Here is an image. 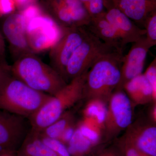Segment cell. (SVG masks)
<instances>
[{
	"mask_svg": "<svg viewBox=\"0 0 156 156\" xmlns=\"http://www.w3.org/2000/svg\"><path fill=\"white\" fill-rule=\"evenodd\" d=\"M124 56L123 50L114 49L95 60L86 73L83 89L84 98L107 104L119 83Z\"/></svg>",
	"mask_w": 156,
	"mask_h": 156,
	"instance_id": "cell-1",
	"label": "cell"
},
{
	"mask_svg": "<svg viewBox=\"0 0 156 156\" xmlns=\"http://www.w3.org/2000/svg\"><path fill=\"white\" fill-rule=\"evenodd\" d=\"M71 14L74 27H86L91 21V17L80 0H64Z\"/></svg>",
	"mask_w": 156,
	"mask_h": 156,
	"instance_id": "cell-20",
	"label": "cell"
},
{
	"mask_svg": "<svg viewBox=\"0 0 156 156\" xmlns=\"http://www.w3.org/2000/svg\"><path fill=\"white\" fill-rule=\"evenodd\" d=\"M17 154L16 156H60L45 145L39 133L31 129Z\"/></svg>",
	"mask_w": 156,
	"mask_h": 156,
	"instance_id": "cell-17",
	"label": "cell"
},
{
	"mask_svg": "<svg viewBox=\"0 0 156 156\" xmlns=\"http://www.w3.org/2000/svg\"><path fill=\"white\" fill-rule=\"evenodd\" d=\"M27 22L34 17L41 14V9L35 5H30L26 7L25 9L21 12Z\"/></svg>",
	"mask_w": 156,
	"mask_h": 156,
	"instance_id": "cell-30",
	"label": "cell"
},
{
	"mask_svg": "<svg viewBox=\"0 0 156 156\" xmlns=\"http://www.w3.org/2000/svg\"><path fill=\"white\" fill-rule=\"evenodd\" d=\"M144 75L150 84L153 91L154 101H156V58L151 62L144 73Z\"/></svg>",
	"mask_w": 156,
	"mask_h": 156,
	"instance_id": "cell-25",
	"label": "cell"
},
{
	"mask_svg": "<svg viewBox=\"0 0 156 156\" xmlns=\"http://www.w3.org/2000/svg\"><path fill=\"white\" fill-rule=\"evenodd\" d=\"M145 38L152 47L156 45V11L151 13L144 23Z\"/></svg>",
	"mask_w": 156,
	"mask_h": 156,
	"instance_id": "cell-23",
	"label": "cell"
},
{
	"mask_svg": "<svg viewBox=\"0 0 156 156\" xmlns=\"http://www.w3.org/2000/svg\"><path fill=\"white\" fill-rule=\"evenodd\" d=\"M74 115L68 110L58 119L50 124L40 132L43 136L58 139L63 131L74 122Z\"/></svg>",
	"mask_w": 156,
	"mask_h": 156,
	"instance_id": "cell-19",
	"label": "cell"
},
{
	"mask_svg": "<svg viewBox=\"0 0 156 156\" xmlns=\"http://www.w3.org/2000/svg\"><path fill=\"white\" fill-rule=\"evenodd\" d=\"M11 70L12 75L28 87L52 96L67 83L51 66L34 53L25 54L14 60Z\"/></svg>",
	"mask_w": 156,
	"mask_h": 156,
	"instance_id": "cell-2",
	"label": "cell"
},
{
	"mask_svg": "<svg viewBox=\"0 0 156 156\" xmlns=\"http://www.w3.org/2000/svg\"><path fill=\"white\" fill-rule=\"evenodd\" d=\"M93 156H124L121 148L116 142L108 147L98 151Z\"/></svg>",
	"mask_w": 156,
	"mask_h": 156,
	"instance_id": "cell-28",
	"label": "cell"
},
{
	"mask_svg": "<svg viewBox=\"0 0 156 156\" xmlns=\"http://www.w3.org/2000/svg\"><path fill=\"white\" fill-rule=\"evenodd\" d=\"M26 25V20L21 13L9 14L3 21V35L9 43L14 61L25 54L33 53L27 37Z\"/></svg>",
	"mask_w": 156,
	"mask_h": 156,
	"instance_id": "cell-10",
	"label": "cell"
},
{
	"mask_svg": "<svg viewBox=\"0 0 156 156\" xmlns=\"http://www.w3.org/2000/svg\"><path fill=\"white\" fill-rule=\"evenodd\" d=\"M86 73L70 81L51 96L36 112L28 118L31 130L40 133L83 98V89Z\"/></svg>",
	"mask_w": 156,
	"mask_h": 156,
	"instance_id": "cell-3",
	"label": "cell"
},
{
	"mask_svg": "<svg viewBox=\"0 0 156 156\" xmlns=\"http://www.w3.org/2000/svg\"><path fill=\"white\" fill-rule=\"evenodd\" d=\"M40 138L43 142L48 147L60 156H71L69 152L67 146L58 139L50 138L41 135L39 133Z\"/></svg>",
	"mask_w": 156,
	"mask_h": 156,
	"instance_id": "cell-24",
	"label": "cell"
},
{
	"mask_svg": "<svg viewBox=\"0 0 156 156\" xmlns=\"http://www.w3.org/2000/svg\"><path fill=\"white\" fill-rule=\"evenodd\" d=\"M104 4L105 9H119L132 21L143 24L156 11V0H104Z\"/></svg>",
	"mask_w": 156,
	"mask_h": 156,
	"instance_id": "cell-13",
	"label": "cell"
},
{
	"mask_svg": "<svg viewBox=\"0 0 156 156\" xmlns=\"http://www.w3.org/2000/svg\"><path fill=\"white\" fill-rule=\"evenodd\" d=\"M105 11L99 15L91 17V21L86 28L92 34L109 47L117 50H123L125 45L116 30L105 18Z\"/></svg>",
	"mask_w": 156,
	"mask_h": 156,
	"instance_id": "cell-15",
	"label": "cell"
},
{
	"mask_svg": "<svg viewBox=\"0 0 156 156\" xmlns=\"http://www.w3.org/2000/svg\"><path fill=\"white\" fill-rule=\"evenodd\" d=\"M151 48L145 37L133 43L128 54L123 57L121 80L115 91L123 90L127 82L142 74L148 52Z\"/></svg>",
	"mask_w": 156,
	"mask_h": 156,
	"instance_id": "cell-11",
	"label": "cell"
},
{
	"mask_svg": "<svg viewBox=\"0 0 156 156\" xmlns=\"http://www.w3.org/2000/svg\"><path fill=\"white\" fill-rule=\"evenodd\" d=\"M89 32L86 27H63L61 38L49 51L50 65L66 82V70L68 62Z\"/></svg>",
	"mask_w": 156,
	"mask_h": 156,
	"instance_id": "cell-9",
	"label": "cell"
},
{
	"mask_svg": "<svg viewBox=\"0 0 156 156\" xmlns=\"http://www.w3.org/2000/svg\"><path fill=\"white\" fill-rule=\"evenodd\" d=\"M0 156H13V155L11 154H3L1 155Z\"/></svg>",
	"mask_w": 156,
	"mask_h": 156,
	"instance_id": "cell-36",
	"label": "cell"
},
{
	"mask_svg": "<svg viewBox=\"0 0 156 156\" xmlns=\"http://www.w3.org/2000/svg\"><path fill=\"white\" fill-rule=\"evenodd\" d=\"M140 151L148 156H156V124L136 122L126 129L125 133Z\"/></svg>",
	"mask_w": 156,
	"mask_h": 156,
	"instance_id": "cell-12",
	"label": "cell"
},
{
	"mask_svg": "<svg viewBox=\"0 0 156 156\" xmlns=\"http://www.w3.org/2000/svg\"><path fill=\"white\" fill-rule=\"evenodd\" d=\"M116 142L121 148L124 156H142L144 155L140 151L134 143L125 134Z\"/></svg>",
	"mask_w": 156,
	"mask_h": 156,
	"instance_id": "cell-22",
	"label": "cell"
},
{
	"mask_svg": "<svg viewBox=\"0 0 156 156\" xmlns=\"http://www.w3.org/2000/svg\"><path fill=\"white\" fill-rule=\"evenodd\" d=\"M107 104L99 101L92 100L88 101L86 107L84 109V116L87 118H94L99 126L102 127Z\"/></svg>",
	"mask_w": 156,
	"mask_h": 156,
	"instance_id": "cell-21",
	"label": "cell"
},
{
	"mask_svg": "<svg viewBox=\"0 0 156 156\" xmlns=\"http://www.w3.org/2000/svg\"><path fill=\"white\" fill-rule=\"evenodd\" d=\"M15 4L19 7L26 5L30 2V0H14Z\"/></svg>",
	"mask_w": 156,
	"mask_h": 156,
	"instance_id": "cell-34",
	"label": "cell"
},
{
	"mask_svg": "<svg viewBox=\"0 0 156 156\" xmlns=\"http://www.w3.org/2000/svg\"><path fill=\"white\" fill-rule=\"evenodd\" d=\"M30 129L27 118L0 109V155L17 153Z\"/></svg>",
	"mask_w": 156,
	"mask_h": 156,
	"instance_id": "cell-8",
	"label": "cell"
},
{
	"mask_svg": "<svg viewBox=\"0 0 156 156\" xmlns=\"http://www.w3.org/2000/svg\"><path fill=\"white\" fill-rule=\"evenodd\" d=\"M114 49L89 31L68 62L66 70L67 83L86 73L98 58Z\"/></svg>",
	"mask_w": 156,
	"mask_h": 156,
	"instance_id": "cell-7",
	"label": "cell"
},
{
	"mask_svg": "<svg viewBox=\"0 0 156 156\" xmlns=\"http://www.w3.org/2000/svg\"><path fill=\"white\" fill-rule=\"evenodd\" d=\"M154 105L152 107L150 112L151 122L156 124V103H154Z\"/></svg>",
	"mask_w": 156,
	"mask_h": 156,
	"instance_id": "cell-33",
	"label": "cell"
},
{
	"mask_svg": "<svg viewBox=\"0 0 156 156\" xmlns=\"http://www.w3.org/2000/svg\"><path fill=\"white\" fill-rule=\"evenodd\" d=\"M77 126V125H76L75 123H74L69 126L62 133L58 140L64 144L65 145L67 146L68 143L72 137L73 134L76 129Z\"/></svg>",
	"mask_w": 156,
	"mask_h": 156,
	"instance_id": "cell-31",
	"label": "cell"
},
{
	"mask_svg": "<svg viewBox=\"0 0 156 156\" xmlns=\"http://www.w3.org/2000/svg\"><path fill=\"white\" fill-rule=\"evenodd\" d=\"M51 96L30 88L12 75L0 91V109L28 119Z\"/></svg>",
	"mask_w": 156,
	"mask_h": 156,
	"instance_id": "cell-4",
	"label": "cell"
},
{
	"mask_svg": "<svg viewBox=\"0 0 156 156\" xmlns=\"http://www.w3.org/2000/svg\"><path fill=\"white\" fill-rule=\"evenodd\" d=\"M12 76L11 65L5 58L0 59V91Z\"/></svg>",
	"mask_w": 156,
	"mask_h": 156,
	"instance_id": "cell-26",
	"label": "cell"
},
{
	"mask_svg": "<svg viewBox=\"0 0 156 156\" xmlns=\"http://www.w3.org/2000/svg\"><path fill=\"white\" fill-rule=\"evenodd\" d=\"M80 1L82 4L84 5V7H85V8H86L87 10V8H88V5H89V1H90V0H80Z\"/></svg>",
	"mask_w": 156,
	"mask_h": 156,
	"instance_id": "cell-35",
	"label": "cell"
},
{
	"mask_svg": "<svg viewBox=\"0 0 156 156\" xmlns=\"http://www.w3.org/2000/svg\"><path fill=\"white\" fill-rule=\"evenodd\" d=\"M133 105L123 90H116L107 104L102 125L105 143L116 137L132 123Z\"/></svg>",
	"mask_w": 156,
	"mask_h": 156,
	"instance_id": "cell-5",
	"label": "cell"
},
{
	"mask_svg": "<svg viewBox=\"0 0 156 156\" xmlns=\"http://www.w3.org/2000/svg\"><path fill=\"white\" fill-rule=\"evenodd\" d=\"M63 33V27L51 16L41 14L27 22L26 34L33 53L50 51Z\"/></svg>",
	"mask_w": 156,
	"mask_h": 156,
	"instance_id": "cell-6",
	"label": "cell"
},
{
	"mask_svg": "<svg viewBox=\"0 0 156 156\" xmlns=\"http://www.w3.org/2000/svg\"><path fill=\"white\" fill-rule=\"evenodd\" d=\"M104 0H90L87 10L91 17L102 14L105 11Z\"/></svg>",
	"mask_w": 156,
	"mask_h": 156,
	"instance_id": "cell-27",
	"label": "cell"
},
{
	"mask_svg": "<svg viewBox=\"0 0 156 156\" xmlns=\"http://www.w3.org/2000/svg\"><path fill=\"white\" fill-rule=\"evenodd\" d=\"M105 18L115 28L124 45L134 43L145 37L144 29L140 28L122 12L115 8L106 9Z\"/></svg>",
	"mask_w": 156,
	"mask_h": 156,
	"instance_id": "cell-14",
	"label": "cell"
},
{
	"mask_svg": "<svg viewBox=\"0 0 156 156\" xmlns=\"http://www.w3.org/2000/svg\"><path fill=\"white\" fill-rule=\"evenodd\" d=\"M14 0H0V15H9L15 9Z\"/></svg>",
	"mask_w": 156,
	"mask_h": 156,
	"instance_id": "cell-29",
	"label": "cell"
},
{
	"mask_svg": "<svg viewBox=\"0 0 156 156\" xmlns=\"http://www.w3.org/2000/svg\"><path fill=\"white\" fill-rule=\"evenodd\" d=\"M71 156H93L98 148L84 136L77 126L76 129L67 146Z\"/></svg>",
	"mask_w": 156,
	"mask_h": 156,
	"instance_id": "cell-18",
	"label": "cell"
},
{
	"mask_svg": "<svg viewBox=\"0 0 156 156\" xmlns=\"http://www.w3.org/2000/svg\"><path fill=\"white\" fill-rule=\"evenodd\" d=\"M133 105L146 104L154 101L153 91L150 84L144 74L128 81L123 87Z\"/></svg>",
	"mask_w": 156,
	"mask_h": 156,
	"instance_id": "cell-16",
	"label": "cell"
},
{
	"mask_svg": "<svg viewBox=\"0 0 156 156\" xmlns=\"http://www.w3.org/2000/svg\"><path fill=\"white\" fill-rule=\"evenodd\" d=\"M6 45L3 34L0 32V59L5 58Z\"/></svg>",
	"mask_w": 156,
	"mask_h": 156,
	"instance_id": "cell-32",
	"label": "cell"
},
{
	"mask_svg": "<svg viewBox=\"0 0 156 156\" xmlns=\"http://www.w3.org/2000/svg\"><path fill=\"white\" fill-rule=\"evenodd\" d=\"M142 156H148L146 155H143Z\"/></svg>",
	"mask_w": 156,
	"mask_h": 156,
	"instance_id": "cell-37",
	"label": "cell"
}]
</instances>
